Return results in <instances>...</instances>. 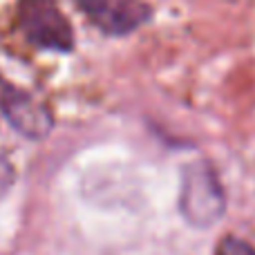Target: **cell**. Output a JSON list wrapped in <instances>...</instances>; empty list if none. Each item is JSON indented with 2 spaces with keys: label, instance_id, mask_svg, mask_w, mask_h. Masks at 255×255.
<instances>
[{
  "label": "cell",
  "instance_id": "cell-1",
  "mask_svg": "<svg viewBox=\"0 0 255 255\" xmlns=\"http://www.w3.org/2000/svg\"><path fill=\"white\" fill-rule=\"evenodd\" d=\"M226 211V195L211 161H190L181 168L179 213L193 229H211Z\"/></svg>",
  "mask_w": 255,
  "mask_h": 255
},
{
  "label": "cell",
  "instance_id": "cell-2",
  "mask_svg": "<svg viewBox=\"0 0 255 255\" xmlns=\"http://www.w3.org/2000/svg\"><path fill=\"white\" fill-rule=\"evenodd\" d=\"M18 20L34 47L58 54L74 49V29L54 0H20Z\"/></svg>",
  "mask_w": 255,
  "mask_h": 255
},
{
  "label": "cell",
  "instance_id": "cell-3",
  "mask_svg": "<svg viewBox=\"0 0 255 255\" xmlns=\"http://www.w3.org/2000/svg\"><path fill=\"white\" fill-rule=\"evenodd\" d=\"M0 112L18 134L31 141L45 139L54 128V117L47 106H43L29 92L4 81L2 76H0Z\"/></svg>",
  "mask_w": 255,
  "mask_h": 255
},
{
  "label": "cell",
  "instance_id": "cell-4",
  "mask_svg": "<svg viewBox=\"0 0 255 255\" xmlns=\"http://www.w3.org/2000/svg\"><path fill=\"white\" fill-rule=\"evenodd\" d=\"M76 7L106 36H128L143 27L152 9L143 0H74Z\"/></svg>",
  "mask_w": 255,
  "mask_h": 255
},
{
  "label": "cell",
  "instance_id": "cell-5",
  "mask_svg": "<svg viewBox=\"0 0 255 255\" xmlns=\"http://www.w3.org/2000/svg\"><path fill=\"white\" fill-rule=\"evenodd\" d=\"M215 255H255V247H251L247 240H240L235 235H226L217 244Z\"/></svg>",
  "mask_w": 255,
  "mask_h": 255
}]
</instances>
